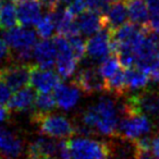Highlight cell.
I'll list each match as a JSON object with an SVG mask.
<instances>
[{
  "instance_id": "6da1fadb",
  "label": "cell",
  "mask_w": 159,
  "mask_h": 159,
  "mask_svg": "<svg viewBox=\"0 0 159 159\" xmlns=\"http://www.w3.org/2000/svg\"><path fill=\"white\" fill-rule=\"evenodd\" d=\"M122 115V106L117 105L112 98L102 96L82 113L81 123L75 129V132L80 131L85 136L93 133L105 136H117Z\"/></svg>"
},
{
  "instance_id": "7a4b0ae2",
  "label": "cell",
  "mask_w": 159,
  "mask_h": 159,
  "mask_svg": "<svg viewBox=\"0 0 159 159\" xmlns=\"http://www.w3.org/2000/svg\"><path fill=\"white\" fill-rule=\"evenodd\" d=\"M61 159H111V147L102 141L79 136L60 142Z\"/></svg>"
},
{
  "instance_id": "3957f363",
  "label": "cell",
  "mask_w": 159,
  "mask_h": 159,
  "mask_svg": "<svg viewBox=\"0 0 159 159\" xmlns=\"http://www.w3.org/2000/svg\"><path fill=\"white\" fill-rule=\"evenodd\" d=\"M37 33L27 26H14L7 30L3 38L16 53V59L26 63L33 58V50L37 44Z\"/></svg>"
},
{
  "instance_id": "277c9868",
  "label": "cell",
  "mask_w": 159,
  "mask_h": 159,
  "mask_svg": "<svg viewBox=\"0 0 159 159\" xmlns=\"http://www.w3.org/2000/svg\"><path fill=\"white\" fill-rule=\"evenodd\" d=\"M33 122H35L39 128V131L46 136L51 139H63L73 136L75 128L71 121L61 115L55 113H33Z\"/></svg>"
},
{
  "instance_id": "5b68a950",
  "label": "cell",
  "mask_w": 159,
  "mask_h": 159,
  "mask_svg": "<svg viewBox=\"0 0 159 159\" xmlns=\"http://www.w3.org/2000/svg\"><path fill=\"white\" fill-rule=\"evenodd\" d=\"M154 123L147 116L142 113H123L118 126L117 136L128 141H136L152 133Z\"/></svg>"
},
{
  "instance_id": "8992f818",
  "label": "cell",
  "mask_w": 159,
  "mask_h": 159,
  "mask_svg": "<svg viewBox=\"0 0 159 159\" xmlns=\"http://www.w3.org/2000/svg\"><path fill=\"white\" fill-rule=\"evenodd\" d=\"M135 66L147 73L159 68V33L147 30L135 51Z\"/></svg>"
},
{
  "instance_id": "52a82bcc",
  "label": "cell",
  "mask_w": 159,
  "mask_h": 159,
  "mask_svg": "<svg viewBox=\"0 0 159 159\" xmlns=\"http://www.w3.org/2000/svg\"><path fill=\"white\" fill-rule=\"evenodd\" d=\"M53 44L57 50V59H56V68L60 77L66 80L75 74L80 60L75 57L72 48L70 46L68 37L59 35L53 37Z\"/></svg>"
},
{
  "instance_id": "ba28073f",
  "label": "cell",
  "mask_w": 159,
  "mask_h": 159,
  "mask_svg": "<svg viewBox=\"0 0 159 159\" xmlns=\"http://www.w3.org/2000/svg\"><path fill=\"white\" fill-rule=\"evenodd\" d=\"M113 52L112 31L106 26L98 33L89 36L85 44V55L92 62H100Z\"/></svg>"
},
{
  "instance_id": "9c48e42d",
  "label": "cell",
  "mask_w": 159,
  "mask_h": 159,
  "mask_svg": "<svg viewBox=\"0 0 159 159\" xmlns=\"http://www.w3.org/2000/svg\"><path fill=\"white\" fill-rule=\"evenodd\" d=\"M73 83L86 94L106 92V80L102 76L97 66H86L74 74Z\"/></svg>"
},
{
  "instance_id": "30bf717a",
  "label": "cell",
  "mask_w": 159,
  "mask_h": 159,
  "mask_svg": "<svg viewBox=\"0 0 159 159\" xmlns=\"http://www.w3.org/2000/svg\"><path fill=\"white\" fill-rule=\"evenodd\" d=\"M32 66L26 63H16L0 70V77L8 84L12 92L24 89L31 81Z\"/></svg>"
},
{
  "instance_id": "8fae6325",
  "label": "cell",
  "mask_w": 159,
  "mask_h": 159,
  "mask_svg": "<svg viewBox=\"0 0 159 159\" xmlns=\"http://www.w3.org/2000/svg\"><path fill=\"white\" fill-rule=\"evenodd\" d=\"M30 84L38 93H50L60 84V75L50 69L32 66Z\"/></svg>"
},
{
  "instance_id": "7c38bea8",
  "label": "cell",
  "mask_w": 159,
  "mask_h": 159,
  "mask_svg": "<svg viewBox=\"0 0 159 159\" xmlns=\"http://www.w3.org/2000/svg\"><path fill=\"white\" fill-rule=\"evenodd\" d=\"M60 142H55L49 136H39L27 147L29 159H45L59 154Z\"/></svg>"
},
{
  "instance_id": "4fadbf2b",
  "label": "cell",
  "mask_w": 159,
  "mask_h": 159,
  "mask_svg": "<svg viewBox=\"0 0 159 159\" xmlns=\"http://www.w3.org/2000/svg\"><path fill=\"white\" fill-rule=\"evenodd\" d=\"M80 91L81 89L73 82L70 84L60 83L53 91V97L57 102V106L66 111L73 109L81 98V92Z\"/></svg>"
},
{
  "instance_id": "5bb4252c",
  "label": "cell",
  "mask_w": 159,
  "mask_h": 159,
  "mask_svg": "<svg viewBox=\"0 0 159 159\" xmlns=\"http://www.w3.org/2000/svg\"><path fill=\"white\" fill-rule=\"evenodd\" d=\"M18 23L22 26H35L42 18V3L37 0L20 1L16 5Z\"/></svg>"
},
{
  "instance_id": "9a60e30c",
  "label": "cell",
  "mask_w": 159,
  "mask_h": 159,
  "mask_svg": "<svg viewBox=\"0 0 159 159\" xmlns=\"http://www.w3.org/2000/svg\"><path fill=\"white\" fill-rule=\"evenodd\" d=\"M33 59L36 66L43 69H51L56 66L57 50L53 44V40L43 39L37 42L33 50Z\"/></svg>"
},
{
  "instance_id": "2e32d148",
  "label": "cell",
  "mask_w": 159,
  "mask_h": 159,
  "mask_svg": "<svg viewBox=\"0 0 159 159\" xmlns=\"http://www.w3.org/2000/svg\"><path fill=\"white\" fill-rule=\"evenodd\" d=\"M76 25L80 34L92 36L107 26L105 16L94 13L92 11H84L76 16Z\"/></svg>"
},
{
  "instance_id": "e0dca14e",
  "label": "cell",
  "mask_w": 159,
  "mask_h": 159,
  "mask_svg": "<svg viewBox=\"0 0 159 159\" xmlns=\"http://www.w3.org/2000/svg\"><path fill=\"white\" fill-rule=\"evenodd\" d=\"M53 16L56 23V31L59 35H63L66 37H70L73 35L79 34L76 25V16H73L71 13H69L66 10L57 9L50 11Z\"/></svg>"
},
{
  "instance_id": "ac0fdd59",
  "label": "cell",
  "mask_w": 159,
  "mask_h": 159,
  "mask_svg": "<svg viewBox=\"0 0 159 159\" xmlns=\"http://www.w3.org/2000/svg\"><path fill=\"white\" fill-rule=\"evenodd\" d=\"M0 152L9 158H18L23 152L22 141L11 131L0 128Z\"/></svg>"
},
{
  "instance_id": "d6986e66",
  "label": "cell",
  "mask_w": 159,
  "mask_h": 159,
  "mask_svg": "<svg viewBox=\"0 0 159 159\" xmlns=\"http://www.w3.org/2000/svg\"><path fill=\"white\" fill-rule=\"evenodd\" d=\"M106 24L111 31H115L118 27L125 24L129 20L128 9L124 0H113L109 7L107 13L105 14Z\"/></svg>"
},
{
  "instance_id": "ffe728a7",
  "label": "cell",
  "mask_w": 159,
  "mask_h": 159,
  "mask_svg": "<svg viewBox=\"0 0 159 159\" xmlns=\"http://www.w3.org/2000/svg\"><path fill=\"white\" fill-rule=\"evenodd\" d=\"M131 23L147 29L149 22V10L145 0H124Z\"/></svg>"
},
{
  "instance_id": "44dd1931",
  "label": "cell",
  "mask_w": 159,
  "mask_h": 159,
  "mask_svg": "<svg viewBox=\"0 0 159 159\" xmlns=\"http://www.w3.org/2000/svg\"><path fill=\"white\" fill-rule=\"evenodd\" d=\"M35 93L29 86L21 89L19 91L14 92V94L11 96L9 102L7 104V107L9 110L18 111V112H24L34 107L35 102Z\"/></svg>"
},
{
  "instance_id": "7402d4cb",
  "label": "cell",
  "mask_w": 159,
  "mask_h": 159,
  "mask_svg": "<svg viewBox=\"0 0 159 159\" xmlns=\"http://www.w3.org/2000/svg\"><path fill=\"white\" fill-rule=\"evenodd\" d=\"M125 75V84L128 91H142L147 89L149 84V75L147 72L139 68H128L124 71Z\"/></svg>"
},
{
  "instance_id": "603a6c76",
  "label": "cell",
  "mask_w": 159,
  "mask_h": 159,
  "mask_svg": "<svg viewBox=\"0 0 159 159\" xmlns=\"http://www.w3.org/2000/svg\"><path fill=\"white\" fill-rule=\"evenodd\" d=\"M16 23H18L16 6L11 1L0 3V29L7 31L16 26Z\"/></svg>"
},
{
  "instance_id": "cb8c5ba5",
  "label": "cell",
  "mask_w": 159,
  "mask_h": 159,
  "mask_svg": "<svg viewBox=\"0 0 159 159\" xmlns=\"http://www.w3.org/2000/svg\"><path fill=\"white\" fill-rule=\"evenodd\" d=\"M57 107V102L53 97L49 93H39L35 97L34 102V112L33 113H49Z\"/></svg>"
},
{
  "instance_id": "d4e9b609",
  "label": "cell",
  "mask_w": 159,
  "mask_h": 159,
  "mask_svg": "<svg viewBox=\"0 0 159 159\" xmlns=\"http://www.w3.org/2000/svg\"><path fill=\"white\" fill-rule=\"evenodd\" d=\"M120 66H122L119 61V58H118V56L116 53H112V55L102 59L97 66V68L99 70L102 76L105 80H108L109 77H111L120 70Z\"/></svg>"
},
{
  "instance_id": "484cf974",
  "label": "cell",
  "mask_w": 159,
  "mask_h": 159,
  "mask_svg": "<svg viewBox=\"0 0 159 159\" xmlns=\"http://www.w3.org/2000/svg\"><path fill=\"white\" fill-rule=\"evenodd\" d=\"M36 33L43 39H48L52 36L53 32L56 31V23L55 19L51 12H48L46 16H42L40 20L35 25Z\"/></svg>"
},
{
  "instance_id": "4316f807",
  "label": "cell",
  "mask_w": 159,
  "mask_h": 159,
  "mask_svg": "<svg viewBox=\"0 0 159 159\" xmlns=\"http://www.w3.org/2000/svg\"><path fill=\"white\" fill-rule=\"evenodd\" d=\"M113 0H85V6L89 11L105 16Z\"/></svg>"
},
{
  "instance_id": "83f0119b",
  "label": "cell",
  "mask_w": 159,
  "mask_h": 159,
  "mask_svg": "<svg viewBox=\"0 0 159 159\" xmlns=\"http://www.w3.org/2000/svg\"><path fill=\"white\" fill-rule=\"evenodd\" d=\"M70 46L72 48L73 52H74L75 57L81 61L83 59V57L85 56V44L86 43L83 40V38L77 34V35H73L68 37Z\"/></svg>"
},
{
  "instance_id": "f1b7e54d",
  "label": "cell",
  "mask_w": 159,
  "mask_h": 159,
  "mask_svg": "<svg viewBox=\"0 0 159 159\" xmlns=\"http://www.w3.org/2000/svg\"><path fill=\"white\" fill-rule=\"evenodd\" d=\"M12 96V89L8 86L7 83L0 77V104L7 105Z\"/></svg>"
},
{
  "instance_id": "f546056e",
  "label": "cell",
  "mask_w": 159,
  "mask_h": 159,
  "mask_svg": "<svg viewBox=\"0 0 159 159\" xmlns=\"http://www.w3.org/2000/svg\"><path fill=\"white\" fill-rule=\"evenodd\" d=\"M147 30L155 33H159V12L152 14L147 25Z\"/></svg>"
},
{
  "instance_id": "4dcf8cb0",
  "label": "cell",
  "mask_w": 159,
  "mask_h": 159,
  "mask_svg": "<svg viewBox=\"0 0 159 159\" xmlns=\"http://www.w3.org/2000/svg\"><path fill=\"white\" fill-rule=\"evenodd\" d=\"M11 48L9 47L8 43L5 38H0V60H6L11 55Z\"/></svg>"
},
{
  "instance_id": "1f68e13d",
  "label": "cell",
  "mask_w": 159,
  "mask_h": 159,
  "mask_svg": "<svg viewBox=\"0 0 159 159\" xmlns=\"http://www.w3.org/2000/svg\"><path fill=\"white\" fill-rule=\"evenodd\" d=\"M133 159H155L152 149H139L134 147V158Z\"/></svg>"
},
{
  "instance_id": "d6a6232c",
  "label": "cell",
  "mask_w": 159,
  "mask_h": 159,
  "mask_svg": "<svg viewBox=\"0 0 159 159\" xmlns=\"http://www.w3.org/2000/svg\"><path fill=\"white\" fill-rule=\"evenodd\" d=\"M152 152L155 159H159V134L152 139Z\"/></svg>"
},
{
  "instance_id": "836d02e7",
  "label": "cell",
  "mask_w": 159,
  "mask_h": 159,
  "mask_svg": "<svg viewBox=\"0 0 159 159\" xmlns=\"http://www.w3.org/2000/svg\"><path fill=\"white\" fill-rule=\"evenodd\" d=\"M150 14L159 12V0H145Z\"/></svg>"
},
{
  "instance_id": "e575fe53",
  "label": "cell",
  "mask_w": 159,
  "mask_h": 159,
  "mask_svg": "<svg viewBox=\"0 0 159 159\" xmlns=\"http://www.w3.org/2000/svg\"><path fill=\"white\" fill-rule=\"evenodd\" d=\"M39 1H40V3H42V6H44V7L48 10V12L53 11V10H56V8H57L58 0H39Z\"/></svg>"
},
{
  "instance_id": "d590c367",
  "label": "cell",
  "mask_w": 159,
  "mask_h": 159,
  "mask_svg": "<svg viewBox=\"0 0 159 159\" xmlns=\"http://www.w3.org/2000/svg\"><path fill=\"white\" fill-rule=\"evenodd\" d=\"M9 118V108L6 107V105L0 104V123L7 121Z\"/></svg>"
},
{
  "instance_id": "8d00e7d4",
  "label": "cell",
  "mask_w": 159,
  "mask_h": 159,
  "mask_svg": "<svg viewBox=\"0 0 159 159\" xmlns=\"http://www.w3.org/2000/svg\"><path fill=\"white\" fill-rule=\"evenodd\" d=\"M75 0H58L57 2V8H56V10L57 9H68L69 7H70L71 5H72L73 2H74Z\"/></svg>"
},
{
  "instance_id": "74e56055",
  "label": "cell",
  "mask_w": 159,
  "mask_h": 159,
  "mask_svg": "<svg viewBox=\"0 0 159 159\" xmlns=\"http://www.w3.org/2000/svg\"><path fill=\"white\" fill-rule=\"evenodd\" d=\"M150 80H152L155 84L159 85V68H157L156 70L152 72V76H150Z\"/></svg>"
},
{
  "instance_id": "f35d334b",
  "label": "cell",
  "mask_w": 159,
  "mask_h": 159,
  "mask_svg": "<svg viewBox=\"0 0 159 159\" xmlns=\"http://www.w3.org/2000/svg\"><path fill=\"white\" fill-rule=\"evenodd\" d=\"M6 1H10V0H0V2H6Z\"/></svg>"
},
{
  "instance_id": "ab89813d",
  "label": "cell",
  "mask_w": 159,
  "mask_h": 159,
  "mask_svg": "<svg viewBox=\"0 0 159 159\" xmlns=\"http://www.w3.org/2000/svg\"><path fill=\"white\" fill-rule=\"evenodd\" d=\"M45 159H57V158H53V157H48V158H45Z\"/></svg>"
},
{
  "instance_id": "60d3db41",
  "label": "cell",
  "mask_w": 159,
  "mask_h": 159,
  "mask_svg": "<svg viewBox=\"0 0 159 159\" xmlns=\"http://www.w3.org/2000/svg\"><path fill=\"white\" fill-rule=\"evenodd\" d=\"M16 1H19V2H20V1H26V0H16Z\"/></svg>"
},
{
  "instance_id": "b9f144b4",
  "label": "cell",
  "mask_w": 159,
  "mask_h": 159,
  "mask_svg": "<svg viewBox=\"0 0 159 159\" xmlns=\"http://www.w3.org/2000/svg\"><path fill=\"white\" fill-rule=\"evenodd\" d=\"M0 159H2V157H1V156H0Z\"/></svg>"
}]
</instances>
